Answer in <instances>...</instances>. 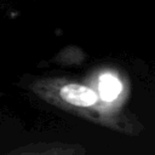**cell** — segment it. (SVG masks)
<instances>
[{
  "instance_id": "cell-1",
  "label": "cell",
  "mask_w": 155,
  "mask_h": 155,
  "mask_svg": "<svg viewBox=\"0 0 155 155\" xmlns=\"http://www.w3.org/2000/svg\"><path fill=\"white\" fill-rule=\"evenodd\" d=\"M28 90L47 104L114 132L137 136L143 131L140 121L124 120L113 114L85 81L65 76L38 78L28 85Z\"/></svg>"
},
{
  "instance_id": "cell-2",
  "label": "cell",
  "mask_w": 155,
  "mask_h": 155,
  "mask_svg": "<svg viewBox=\"0 0 155 155\" xmlns=\"http://www.w3.org/2000/svg\"><path fill=\"white\" fill-rule=\"evenodd\" d=\"M82 81H85L97 92L101 101L113 114L124 120L139 121L137 116L126 108L130 88L126 79L116 70H96L90 76H86Z\"/></svg>"
},
{
  "instance_id": "cell-3",
  "label": "cell",
  "mask_w": 155,
  "mask_h": 155,
  "mask_svg": "<svg viewBox=\"0 0 155 155\" xmlns=\"http://www.w3.org/2000/svg\"><path fill=\"white\" fill-rule=\"evenodd\" d=\"M87 149L80 143H38L16 149L8 155H86Z\"/></svg>"
}]
</instances>
